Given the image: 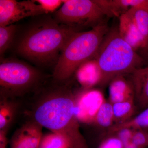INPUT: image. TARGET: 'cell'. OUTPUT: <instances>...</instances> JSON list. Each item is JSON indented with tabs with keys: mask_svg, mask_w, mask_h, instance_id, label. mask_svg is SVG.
<instances>
[{
	"mask_svg": "<svg viewBox=\"0 0 148 148\" xmlns=\"http://www.w3.org/2000/svg\"><path fill=\"white\" fill-rule=\"evenodd\" d=\"M45 83L35 92L29 110L31 119L61 135L70 148H88L75 112V93L66 82Z\"/></svg>",
	"mask_w": 148,
	"mask_h": 148,
	"instance_id": "6da1fadb",
	"label": "cell"
},
{
	"mask_svg": "<svg viewBox=\"0 0 148 148\" xmlns=\"http://www.w3.org/2000/svg\"><path fill=\"white\" fill-rule=\"evenodd\" d=\"M48 14L35 16L15 43L16 53L38 66H55L67 41L77 32Z\"/></svg>",
	"mask_w": 148,
	"mask_h": 148,
	"instance_id": "7a4b0ae2",
	"label": "cell"
},
{
	"mask_svg": "<svg viewBox=\"0 0 148 148\" xmlns=\"http://www.w3.org/2000/svg\"><path fill=\"white\" fill-rule=\"evenodd\" d=\"M94 58L102 86L109 84L116 77L132 73L145 63L141 56L122 38L118 27L109 29Z\"/></svg>",
	"mask_w": 148,
	"mask_h": 148,
	"instance_id": "3957f363",
	"label": "cell"
},
{
	"mask_svg": "<svg viewBox=\"0 0 148 148\" xmlns=\"http://www.w3.org/2000/svg\"><path fill=\"white\" fill-rule=\"evenodd\" d=\"M109 29L103 21L87 32H76L68 40L54 67L53 79L66 82L85 62L93 59Z\"/></svg>",
	"mask_w": 148,
	"mask_h": 148,
	"instance_id": "277c9868",
	"label": "cell"
},
{
	"mask_svg": "<svg viewBox=\"0 0 148 148\" xmlns=\"http://www.w3.org/2000/svg\"><path fill=\"white\" fill-rule=\"evenodd\" d=\"M1 60V98H21L35 92L45 83L41 72L27 63L14 58Z\"/></svg>",
	"mask_w": 148,
	"mask_h": 148,
	"instance_id": "5b68a950",
	"label": "cell"
},
{
	"mask_svg": "<svg viewBox=\"0 0 148 148\" xmlns=\"http://www.w3.org/2000/svg\"><path fill=\"white\" fill-rule=\"evenodd\" d=\"M53 18L59 24L76 30L97 26L106 16L94 0H65Z\"/></svg>",
	"mask_w": 148,
	"mask_h": 148,
	"instance_id": "8992f818",
	"label": "cell"
},
{
	"mask_svg": "<svg viewBox=\"0 0 148 148\" xmlns=\"http://www.w3.org/2000/svg\"><path fill=\"white\" fill-rule=\"evenodd\" d=\"M45 14L35 1L0 0V27L13 24L23 18Z\"/></svg>",
	"mask_w": 148,
	"mask_h": 148,
	"instance_id": "52a82bcc",
	"label": "cell"
},
{
	"mask_svg": "<svg viewBox=\"0 0 148 148\" xmlns=\"http://www.w3.org/2000/svg\"><path fill=\"white\" fill-rule=\"evenodd\" d=\"M103 92L94 88H83L75 93V112L80 123L93 124L98 110L106 101Z\"/></svg>",
	"mask_w": 148,
	"mask_h": 148,
	"instance_id": "ba28073f",
	"label": "cell"
},
{
	"mask_svg": "<svg viewBox=\"0 0 148 148\" xmlns=\"http://www.w3.org/2000/svg\"><path fill=\"white\" fill-rule=\"evenodd\" d=\"M42 128L31 119L14 133L10 141V148H39L43 136Z\"/></svg>",
	"mask_w": 148,
	"mask_h": 148,
	"instance_id": "9c48e42d",
	"label": "cell"
},
{
	"mask_svg": "<svg viewBox=\"0 0 148 148\" xmlns=\"http://www.w3.org/2000/svg\"><path fill=\"white\" fill-rule=\"evenodd\" d=\"M106 16L119 17L133 8L148 9V0H94Z\"/></svg>",
	"mask_w": 148,
	"mask_h": 148,
	"instance_id": "30bf717a",
	"label": "cell"
},
{
	"mask_svg": "<svg viewBox=\"0 0 148 148\" xmlns=\"http://www.w3.org/2000/svg\"><path fill=\"white\" fill-rule=\"evenodd\" d=\"M119 33L120 36L135 51L145 47V42L135 24L125 13L119 17Z\"/></svg>",
	"mask_w": 148,
	"mask_h": 148,
	"instance_id": "8fae6325",
	"label": "cell"
},
{
	"mask_svg": "<svg viewBox=\"0 0 148 148\" xmlns=\"http://www.w3.org/2000/svg\"><path fill=\"white\" fill-rule=\"evenodd\" d=\"M130 75L135 104L144 110L148 107V66L136 69Z\"/></svg>",
	"mask_w": 148,
	"mask_h": 148,
	"instance_id": "7c38bea8",
	"label": "cell"
},
{
	"mask_svg": "<svg viewBox=\"0 0 148 148\" xmlns=\"http://www.w3.org/2000/svg\"><path fill=\"white\" fill-rule=\"evenodd\" d=\"M124 76L116 77L109 83V100L112 103L129 101L134 97L132 82Z\"/></svg>",
	"mask_w": 148,
	"mask_h": 148,
	"instance_id": "4fadbf2b",
	"label": "cell"
},
{
	"mask_svg": "<svg viewBox=\"0 0 148 148\" xmlns=\"http://www.w3.org/2000/svg\"><path fill=\"white\" fill-rule=\"evenodd\" d=\"M75 73L77 79L83 88H93L101 85V74L94 58L85 62Z\"/></svg>",
	"mask_w": 148,
	"mask_h": 148,
	"instance_id": "5bb4252c",
	"label": "cell"
},
{
	"mask_svg": "<svg viewBox=\"0 0 148 148\" xmlns=\"http://www.w3.org/2000/svg\"><path fill=\"white\" fill-rule=\"evenodd\" d=\"M16 99L1 98L0 101V131L7 133L19 111Z\"/></svg>",
	"mask_w": 148,
	"mask_h": 148,
	"instance_id": "9a60e30c",
	"label": "cell"
},
{
	"mask_svg": "<svg viewBox=\"0 0 148 148\" xmlns=\"http://www.w3.org/2000/svg\"><path fill=\"white\" fill-rule=\"evenodd\" d=\"M125 13L132 19L140 31L146 46L148 41V9L133 8Z\"/></svg>",
	"mask_w": 148,
	"mask_h": 148,
	"instance_id": "2e32d148",
	"label": "cell"
},
{
	"mask_svg": "<svg viewBox=\"0 0 148 148\" xmlns=\"http://www.w3.org/2000/svg\"><path fill=\"white\" fill-rule=\"evenodd\" d=\"M114 124H120L132 118L135 110V100L112 104Z\"/></svg>",
	"mask_w": 148,
	"mask_h": 148,
	"instance_id": "e0dca14e",
	"label": "cell"
},
{
	"mask_svg": "<svg viewBox=\"0 0 148 148\" xmlns=\"http://www.w3.org/2000/svg\"><path fill=\"white\" fill-rule=\"evenodd\" d=\"M125 128L132 130L148 128V107L128 121L121 124L114 125L108 131L110 133H115L120 130Z\"/></svg>",
	"mask_w": 148,
	"mask_h": 148,
	"instance_id": "ac0fdd59",
	"label": "cell"
},
{
	"mask_svg": "<svg viewBox=\"0 0 148 148\" xmlns=\"http://www.w3.org/2000/svg\"><path fill=\"white\" fill-rule=\"evenodd\" d=\"M93 124L102 128L110 129L114 124L113 105L106 101L98 110Z\"/></svg>",
	"mask_w": 148,
	"mask_h": 148,
	"instance_id": "d6986e66",
	"label": "cell"
},
{
	"mask_svg": "<svg viewBox=\"0 0 148 148\" xmlns=\"http://www.w3.org/2000/svg\"><path fill=\"white\" fill-rule=\"evenodd\" d=\"M19 27L18 25L11 24L0 27V55L1 58L13 44Z\"/></svg>",
	"mask_w": 148,
	"mask_h": 148,
	"instance_id": "ffe728a7",
	"label": "cell"
},
{
	"mask_svg": "<svg viewBox=\"0 0 148 148\" xmlns=\"http://www.w3.org/2000/svg\"><path fill=\"white\" fill-rule=\"evenodd\" d=\"M39 148H70L66 140L61 135L51 132L43 135Z\"/></svg>",
	"mask_w": 148,
	"mask_h": 148,
	"instance_id": "44dd1931",
	"label": "cell"
},
{
	"mask_svg": "<svg viewBox=\"0 0 148 148\" xmlns=\"http://www.w3.org/2000/svg\"><path fill=\"white\" fill-rule=\"evenodd\" d=\"M132 142L138 148L148 147V131L145 129L133 130Z\"/></svg>",
	"mask_w": 148,
	"mask_h": 148,
	"instance_id": "7402d4cb",
	"label": "cell"
},
{
	"mask_svg": "<svg viewBox=\"0 0 148 148\" xmlns=\"http://www.w3.org/2000/svg\"><path fill=\"white\" fill-rule=\"evenodd\" d=\"M35 1L40 5L45 14L55 12L63 3V1L61 0H36Z\"/></svg>",
	"mask_w": 148,
	"mask_h": 148,
	"instance_id": "603a6c76",
	"label": "cell"
},
{
	"mask_svg": "<svg viewBox=\"0 0 148 148\" xmlns=\"http://www.w3.org/2000/svg\"><path fill=\"white\" fill-rule=\"evenodd\" d=\"M98 148H124L121 140L116 135H111L104 139Z\"/></svg>",
	"mask_w": 148,
	"mask_h": 148,
	"instance_id": "cb8c5ba5",
	"label": "cell"
},
{
	"mask_svg": "<svg viewBox=\"0 0 148 148\" xmlns=\"http://www.w3.org/2000/svg\"><path fill=\"white\" fill-rule=\"evenodd\" d=\"M133 130L125 128L120 130L116 132V135L121 140L124 147L132 142Z\"/></svg>",
	"mask_w": 148,
	"mask_h": 148,
	"instance_id": "d4e9b609",
	"label": "cell"
},
{
	"mask_svg": "<svg viewBox=\"0 0 148 148\" xmlns=\"http://www.w3.org/2000/svg\"><path fill=\"white\" fill-rule=\"evenodd\" d=\"M141 52V56L145 60V61L148 62V41L145 47L140 50Z\"/></svg>",
	"mask_w": 148,
	"mask_h": 148,
	"instance_id": "484cf974",
	"label": "cell"
},
{
	"mask_svg": "<svg viewBox=\"0 0 148 148\" xmlns=\"http://www.w3.org/2000/svg\"><path fill=\"white\" fill-rule=\"evenodd\" d=\"M6 147L5 145H0V148H7Z\"/></svg>",
	"mask_w": 148,
	"mask_h": 148,
	"instance_id": "4316f807",
	"label": "cell"
}]
</instances>
